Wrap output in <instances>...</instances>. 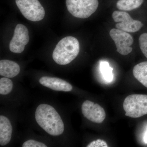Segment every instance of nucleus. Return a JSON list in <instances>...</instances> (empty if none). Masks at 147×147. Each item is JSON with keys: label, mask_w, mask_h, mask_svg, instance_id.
Masks as SVG:
<instances>
[{"label": "nucleus", "mask_w": 147, "mask_h": 147, "mask_svg": "<svg viewBox=\"0 0 147 147\" xmlns=\"http://www.w3.org/2000/svg\"><path fill=\"white\" fill-rule=\"evenodd\" d=\"M35 118L38 124L50 135L57 136L63 133V121L51 105L44 103L38 105L36 110Z\"/></svg>", "instance_id": "obj_1"}, {"label": "nucleus", "mask_w": 147, "mask_h": 147, "mask_svg": "<svg viewBox=\"0 0 147 147\" xmlns=\"http://www.w3.org/2000/svg\"><path fill=\"white\" fill-rule=\"evenodd\" d=\"M80 46L78 40L74 37H65L58 42L53 54V60L60 65L71 63L78 56Z\"/></svg>", "instance_id": "obj_2"}, {"label": "nucleus", "mask_w": 147, "mask_h": 147, "mask_svg": "<svg viewBox=\"0 0 147 147\" xmlns=\"http://www.w3.org/2000/svg\"><path fill=\"white\" fill-rule=\"evenodd\" d=\"M125 116L137 118L147 115V95L131 94L125 98L123 103Z\"/></svg>", "instance_id": "obj_3"}, {"label": "nucleus", "mask_w": 147, "mask_h": 147, "mask_svg": "<svg viewBox=\"0 0 147 147\" xmlns=\"http://www.w3.org/2000/svg\"><path fill=\"white\" fill-rule=\"evenodd\" d=\"M98 5V0H66L69 12L78 18H88L97 10Z\"/></svg>", "instance_id": "obj_4"}, {"label": "nucleus", "mask_w": 147, "mask_h": 147, "mask_svg": "<svg viewBox=\"0 0 147 147\" xmlns=\"http://www.w3.org/2000/svg\"><path fill=\"white\" fill-rule=\"evenodd\" d=\"M15 2L23 16L29 21L36 22L44 18L45 9L38 0H15Z\"/></svg>", "instance_id": "obj_5"}, {"label": "nucleus", "mask_w": 147, "mask_h": 147, "mask_svg": "<svg viewBox=\"0 0 147 147\" xmlns=\"http://www.w3.org/2000/svg\"><path fill=\"white\" fill-rule=\"evenodd\" d=\"M112 17L117 23L116 28L127 32L138 31L144 26L142 22L134 20L128 13L125 11H115L112 14Z\"/></svg>", "instance_id": "obj_6"}, {"label": "nucleus", "mask_w": 147, "mask_h": 147, "mask_svg": "<svg viewBox=\"0 0 147 147\" xmlns=\"http://www.w3.org/2000/svg\"><path fill=\"white\" fill-rule=\"evenodd\" d=\"M110 35L115 42L117 52L124 56L131 53L132 48L130 46L133 44V38L131 35L117 28L111 30Z\"/></svg>", "instance_id": "obj_7"}, {"label": "nucleus", "mask_w": 147, "mask_h": 147, "mask_svg": "<svg viewBox=\"0 0 147 147\" xmlns=\"http://www.w3.org/2000/svg\"><path fill=\"white\" fill-rule=\"evenodd\" d=\"M29 41L28 28L23 24H18L15 28L14 35L9 43V50L13 53H22Z\"/></svg>", "instance_id": "obj_8"}, {"label": "nucleus", "mask_w": 147, "mask_h": 147, "mask_svg": "<svg viewBox=\"0 0 147 147\" xmlns=\"http://www.w3.org/2000/svg\"><path fill=\"white\" fill-rule=\"evenodd\" d=\"M82 110L85 117L95 123H101L106 117L104 109L98 104L90 100H86L83 102Z\"/></svg>", "instance_id": "obj_9"}, {"label": "nucleus", "mask_w": 147, "mask_h": 147, "mask_svg": "<svg viewBox=\"0 0 147 147\" xmlns=\"http://www.w3.org/2000/svg\"><path fill=\"white\" fill-rule=\"evenodd\" d=\"M39 83L42 86L55 91L67 92L72 90V86L68 82L55 77L42 76L40 79Z\"/></svg>", "instance_id": "obj_10"}, {"label": "nucleus", "mask_w": 147, "mask_h": 147, "mask_svg": "<svg viewBox=\"0 0 147 147\" xmlns=\"http://www.w3.org/2000/svg\"><path fill=\"white\" fill-rule=\"evenodd\" d=\"M12 127L9 120L5 116H0V145L5 146L10 142Z\"/></svg>", "instance_id": "obj_11"}, {"label": "nucleus", "mask_w": 147, "mask_h": 147, "mask_svg": "<svg viewBox=\"0 0 147 147\" xmlns=\"http://www.w3.org/2000/svg\"><path fill=\"white\" fill-rule=\"evenodd\" d=\"M20 71L19 65L13 61L2 60L0 61V75L7 78H13Z\"/></svg>", "instance_id": "obj_12"}, {"label": "nucleus", "mask_w": 147, "mask_h": 147, "mask_svg": "<svg viewBox=\"0 0 147 147\" xmlns=\"http://www.w3.org/2000/svg\"><path fill=\"white\" fill-rule=\"evenodd\" d=\"M134 76L136 79L147 88V61L140 63L134 67Z\"/></svg>", "instance_id": "obj_13"}, {"label": "nucleus", "mask_w": 147, "mask_h": 147, "mask_svg": "<svg viewBox=\"0 0 147 147\" xmlns=\"http://www.w3.org/2000/svg\"><path fill=\"white\" fill-rule=\"evenodd\" d=\"M144 0H118L116 3L117 8L122 11H130L139 7Z\"/></svg>", "instance_id": "obj_14"}, {"label": "nucleus", "mask_w": 147, "mask_h": 147, "mask_svg": "<svg viewBox=\"0 0 147 147\" xmlns=\"http://www.w3.org/2000/svg\"><path fill=\"white\" fill-rule=\"evenodd\" d=\"M100 69L104 80L106 82H111L113 81V68L110 66L108 62L103 61L100 62Z\"/></svg>", "instance_id": "obj_15"}, {"label": "nucleus", "mask_w": 147, "mask_h": 147, "mask_svg": "<svg viewBox=\"0 0 147 147\" xmlns=\"http://www.w3.org/2000/svg\"><path fill=\"white\" fill-rule=\"evenodd\" d=\"M13 82L7 77L0 79V94L7 95L10 93L13 88Z\"/></svg>", "instance_id": "obj_16"}, {"label": "nucleus", "mask_w": 147, "mask_h": 147, "mask_svg": "<svg viewBox=\"0 0 147 147\" xmlns=\"http://www.w3.org/2000/svg\"><path fill=\"white\" fill-rule=\"evenodd\" d=\"M139 41L140 49L144 55L147 58V33L141 35Z\"/></svg>", "instance_id": "obj_17"}, {"label": "nucleus", "mask_w": 147, "mask_h": 147, "mask_svg": "<svg viewBox=\"0 0 147 147\" xmlns=\"http://www.w3.org/2000/svg\"><path fill=\"white\" fill-rule=\"evenodd\" d=\"M22 147H47V146L42 142L30 139L24 142Z\"/></svg>", "instance_id": "obj_18"}, {"label": "nucleus", "mask_w": 147, "mask_h": 147, "mask_svg": "<svg viewBox=\"0 0 147 147\" xmlns=\"http://www.w3.org/2000/svg\"><path fill=\"white\" fill-rule=\"evenodd\" d=\"M87 147H108L107 143L103 140L98 139L91 142Z\"/></svg>", "instance_id": "obj_19"}, {"label": "nucleus", "mask_w": 147, "mask_h": 147, "mask_svg": "<svg viewBox=\"0 0 147 147\" xmlns=\"http://www.w3.org/2000/svg\"><path fill=\"white\" fill-rule=\"evenodd\" d=\"M144 141L145 143L147 144V128L146 131L145 133L144 136Z\"/></svg>", "instance_id": "obj_20"}]
</instances>
